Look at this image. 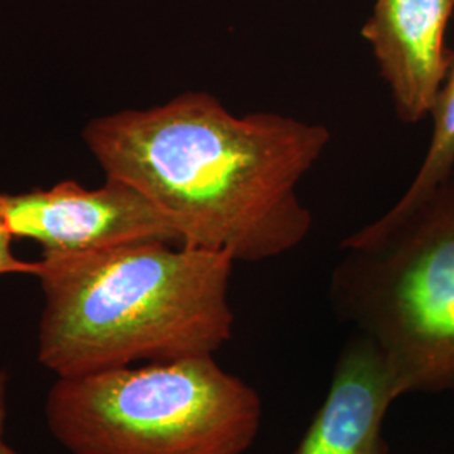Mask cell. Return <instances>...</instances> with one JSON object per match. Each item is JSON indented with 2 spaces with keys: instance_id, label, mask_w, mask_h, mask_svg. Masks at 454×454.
Instances as JSON below:
<instances>
[{
  "instance_id": "obj_1",
  "label": "cell",
  "mask_w": 454,
  "mask_h": 454,
  "mask_svg": "<svg viewBox=\"0 0 454 454\" xmlns=\"http://www.w3.org/2000/svg\"><path fill=\"white\" fill-rule=\"evenodd\" d=\"M82 138L110 179L162 212L182 246L260 262L309 238L298 185L330 144L325 125L231 114L206 91L91 120Z\"/></svg>"
},
{
  "instance_id": "obj_2",
  "label": "cell",
  "mask_w": 454,
  "mask_h": 454,
  "mask_svg": "<svg viewBox=\"0 0 454 454\" xmlns=\"http://www.w3.org/2000/svg\"><path fill=\"white\" fill-rule=\"evenodd\" d=\"M226 253L142 241L43 253L37 362L56 377L215 356L234 332Z\"/></svg>"
},
{
  "instance_id": "obj_3",
  "label": "cell",
  "mask_w": 454,
  "mask_h": 454,
  "mask_svg": "<svg viewBox=\"0 0 454 454\" xmlns=\"http://www.w3.org/2000/svg\"><path fill=\"white\" fill-rule=\"evenodd\" d=\"M341 251L330 279L340 320L384 354L404 394L454 390V170Z\"/></svg>"
},
{
  "instance_id": "obj_4",
  "label": "cell",
  "mask_w": 454,
  "mask_h": 454,
  "mask_svg": "<svg viewBox=\"0 0 454 454\" xmlns=\"http://www.w3.org/2000/svg\"><path fill=\"white\" fill-rule=\"evenodd\" d=\"M44 416L71 454H246L262 403L215 356H202L56 377Z\"/></svg>"
},
{
  "instance_id": "obj_5",
  "label": "cell",
  "mask_w": 454,
  "mask_h": 454,
  "mask_svg": "<svg viewBox=\"0 0 454 454\" xmlns=\"http://www.w3.org/2000/svg\"><path fill=\"white\" fill-rule=\"evenodd\" d=\"M4 202L14 238L39 244L43 253H88L142 241L180 244L162 212L118 179L106 177L93 191L63 180L51 189L5 194Z\"/></svg>"
},
{
  "instance_id": "obj_6",
  "label": "cell",
  "mask_w": 454,
  "mask_h": 454,
  "mask_svg": "<svg viewBox=\"0 0 454 454\" xmlns=\"http://www.w3.org/2000/svg\"><path fill=\"white\" fill-rule=\"evenodd\" d=\"M453 11L454 0H375L362 27L404 123L431 114L450 65L444 34Z\"/></svg>"
},
{
  "instance_id": "obj_7",
  "label": "cell",
  "mask_w": 454,
  "mask_h": 454,
  "mask_svg": "<svg viewBox=\"0 0 454 454\" xmlns=\"http://www.w3.org/2000/svg\"><path fill=\"white\" fill-rule=\"evenodd\" d=\"M403 395L384 354L356 333L343 345L324 403L293 454H389L384 422Z\"/></svg>"
},
{
  "instance_id": "obj_8",
  "label": "cell",
  "mask_w": 454,
  "mask_h": 454,
  "mask_svg": "<svg viewBox=\"0 0 454 454\" xmlns=\"http://www.w3.org/2000/svg\"><path fill=\"white\" fill-rule=\"evenodd\" d=\"M429 116L433 118V135L426 157L404 195L384 214L387 219L411 211L454 170V51L450 52L448 71Z\"/></svg>"
},
{
  "instance_id": "obj_9",
  "label": "cell",
  "mask_w": 454,
  "mask_h": 454,
  "mask_svg": "<svg viewBox=\"0 0 454 454\" xmlns=\"http://www.w3.org/2000/svg\"><path fill=\"white\" fill-rule=\"evenodd\" d=\"M5 194L0 192V276L33 275L39 273V261H24L17 258L12 251V241L16 239L5 215Z\"/></svg>"
},
{
  "instance_id": "obj_10",
  "label": "cell",
  "mask_w": 454,
  "mask_h": 454,
  "mask_svg": "<svg viewBox=\"0 0 454 454\" xmlns=\"http://www.w3.org/2000/svg\"><path fill=\"white\" fill-rule=\"evenodd\" d=\"M9 377L4 371H0V441L5 436V426H7V416H9Z\"/></svg>"
},
{
  "instance_id": "obj_11",
  "label": "cell",
  "mask_w": 454,
  "mask_h": 454,
  "mask_svg": "<svg viewBox=\"0 0 454 454\" xmlns=\"http://www.w3.org/2000/svg\"><path fill=\"white\" fill-rule=\"evenodd\" d=\"M0 454H19L5 441H0Z\"/></svg>"
}]
</instances>
